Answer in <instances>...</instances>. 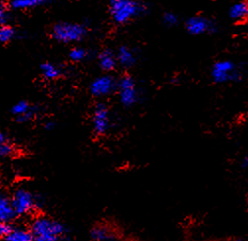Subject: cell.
I'll use <instances>...</instances> for the list:
<instances>
[{"label":"cell","instance_id":"cell-15","mask_svg":"<svg viewBox=\"0 0 248 241\" xmlns=\"http://www.w3.org/2000/svg\"><path fill=\"white\" fill-rule=\"evenodd\" d=\"M229 14L231 19L233 21H236V22L244 21L247 18V14H248L247 3L244 1V0H241V1L234 3L230 8Z\"/></svg>","mask_w":248,"mask_h":241},{"label":"cell","instance_id":"cell-25","mask_svg":"<svg viewBox=\"0 0 248 241\" xmlns=\"http://www.w3.org/2000/svg\"><path fill=\"white\" fill-rule=\"evenodd\" d=\"M4 141H7V137L4 133L0 132V142H4Z\"/></svg>","mask_w":248,"mask_h":241},{"label":"cell","instance_id":"cell-22","mask_svg":"<svg viewBox=\"0 0 248 241\" xmlns=\"http://www.w3.org/2000/svg\"><path fill=\"white\" fill-rule=\"evenodd\" d=\"M10 18L8 5L3 2H0V26L7 25Z\"/></svg>","mask_w":248,"mask_h":241},{"label":"cell","instance_id":"cell-20","mask_svg":"<svg viewBox=\"0 0 248 241\" xmlns=\"http://www.w3.org/2000/svg\"><path fill=\"white\" fill-rule=\"evenodd\" d=\"M89 56V52L82 47H75L69 52V58L74 63H80Z\"/></svg>","mask_w":248,"mask_h":241},{"label":"cell","instance_id":"cell-8","mask_svg":"<svg viewBox=\"0 0 248 241\" xmlns=\"http://www.w3.org/2000/svg\"><path fill=\"white\" fill-rule=\"evenodd\" d=\"M93 129L99 136L107 134L110 129L109 111L106 105L100 103L95 107L93 114Z\"/></svg>","mask_w":248,"mask_h":241},{"label":"cell","instance_id":"cell-4","mask_svg":"<svg viewBox=\"0 0 248 241\" xmlns=\"http://www.w3.org/2000/svg\"><path fill=\"white\" fill-rule=\"evenodd\" d=\"M211 76L216 83H228L241 78V72L232 60L224 59L217 62L211 70Z\"/></svg>","mask_w":248,"mask_h":241},{"label":"cell","instance_id":"cell-13","mask_svg":"<svg viewBox=\"0 0 248 241\" xmlns=\"http://www.w3.org/2000/svg\"><path fill=\"white\" fill-rule=\"evenodd\" d=\"M99 65L104 71H112L117 66L115 53L110 50H104L99 54Z\"/></svg>","mask_w":248,"mask_h":241},{"label":"cell","instance_id":"cell-24","mask_svg":"<svg viewBox=\"0 0 248 241\" xmlns=\"http://www.w3.org/2000/svg\"><path fill=\"white\" fill-rule=\"evenodd\" d=\"M12 229V227L9 225L8 223L5 222H0V237H5L10 230Z\"/></svg>","mask_w":248,"mask_h":241},{"label":"cell","instance_id":"cell-17","mask_svg":"<svg viewBox=\"0 0 248 241\" xmlns=\"http://www.w3.org/2000/svg\"><path fill=\"white\" fill-rule=\"evenodd\" d=\"M40 69H41L42 75L45 78L48 79V80L56 79L62 73V70H61V69L59 67H57L56 65H54L52 63H49V62L42 64Z\"/></svg>","mask_w":248,"mask_h":241},{"label":"cell","instance_id":"cell-21","mask_svg":"<svg viewBox=\"0 0 248 241\" xmlns=\"http://www.w3.org/2000/svg\"><path fill=\"white\" fill-rule=\"evenodd\" d=\"M15 152L14 146L7 141L0 142V159L11 156Z\"/></svg>","mask_w":248,"mask_h":241},{"label":"cell","instance_id":"cell-28","mask_svg":"<svg viewBox=\"0 0 248 241\" xmlns=\"http://www.w3.org/2000/svg\"><path fill=\"white\" fill-rule=\"evenodd\" d=\"M228 241H244L243 239H232V240H228Z\"/></svg>","mask_w":248,"mask_h":241},{"label":"cell","instance_id":"cell-10","mask_svg":"<svg viewBox=\"0 0 248 241\" xmlns=\"http://www.w3.org/2000/svg\"><path fill=\"white\" fill-rule=\"evenodd\" d=\"M11 112L17 118L19 123H26L34 119L37 110L35 107L31 106L27 101H19L12 107Z\"/></svg>","mask_w":248,"mask_h":241},{"label":"cell","instance_id":"cell-29","mask_svg":"<svg viewBox=\"0 0 248 241\" xmlns=\"http://www.w3.org/2000/svg\"><path fill=\"white\" fill-rule=\"evenodd\" d=\"M111 241H113V240H111Z\"/></svg>","mask_w":248,"mask_h":241},{"label":"cell","instance_id":"cell-11","mask_svg":"<svg viewBox=\"0 0 248 241\" xmlns=\"http://www.w3.org/2000/svg\"><path fill=\"white\" fill-rule=\"evenodd\" d=\"M117 65L124 69H129L133 67L137 62V56L133 50L128 47H120L117 52L115 53Z\"/></svg>","mask_w":248,"mask_h":241},{"label":"cell","instance_id":"cell-7","mask_svg":"<svg viewBox=\"0 0 248 241\" xmlns=\"http://www.w3.org/2000/svg\"><path fill=\"white\" fill-rule=\"evenodd\" d=\"M117 81L112 75L105 74L94 79L90 85V91L93 96L97 98L108 97L116 90Z\"/></svg>","mask_w":248,"mask_h":241},{"label":"cell","instance_id":"cell-23","mask_svg":"<svg viewBox=\"0 0 248 241\" xmlns=\"http://www.w3.org/2000/svg\"><path fill=\"white\" fill-rule=\"evenodd\" d=\"M163 21H164L165 25H167L168 27H173V26L177 25L178 17L176 14H174L172 12H166L163 16Z\"/></svg>","mask_w":248,"mask_h":241},{"label":"cell","instance_id":"cell-5","mask_svg":"<svg viewBox=\"0 0 248 241\" xmlns=\"http://www.w3.org/2000/svg\"><path fill=\"white\" fill-rule=\"evenodd\" d=\"M116 91L120 103L126 108L132 107L138 101V90L134 79L129 75H124L116 83Z\"/></svg>","mask_w":248,"mask_h":241},{"label":"cell","instance_id":"cell-14","mask_svg":"<svg viewBox=\"0 0 248 241\" xmlns=\"http://www.w3.org/2000/svg\"><path fill=\"white\" fill-rule=\"evenodd\" d=\"M50 0H9L8 7L14 10H27L48 3Z\"/></svg>","mask_w":248,"mask_h":241},{"label":"cell","instance_id":"cell-2","mask_svg":"<svg viewBox=\"0 0 248 241\" xmlns=\"http://www.w3.org/2000/svg\"><path fill=\"white\" fill-rule=\"evenodd\" d=\"M66 232L65 226L48 218H37L32 224L33 241H59Z\"/></svg>","mask_w":248,"mask_h":241},{"label":"cell","instance_id":"cell-19","mask_svg":"<svg viewBox=\"0 0 248 241\" xmlns=\"http://www.w3.org/2000/svg\"><path fill=\"white\" fill-rule=\"evenodd\" d=\"M16 36L15 29L9 25L0 26V43L7 44L11 42Z\"/></svg>","mask_w":248,"mask_h":241},{"label":"cell","instance_id":"cell-3","mask_svg":"<svg viewBox=\"0 0 248 241\" xmlns=\"http://www.w3.org/2000/svg\"><path fill=\"white\" fill-rule=\"evenodd\" d=\"M88 34L86 26L79 23L61 22L53 26L52 38L62 44H73L82 41Z\"/></svg>","mask_w":248,"mask_h":241},{"label":"cell","instance_id":"cell-9","mask_svg":"<svg viewBox=\"0 0 248 241\" xmlns=\"http://www.w3.org/2000/svg\"><path fill=\"white\" fill-rule=\"evenodd\" d=\"M186 31L193 36H201L215 31L214 23L206 17L194 16L185 23Z\"/></svg>","mask_w":248,"mask_h":241},{"label":"cell","instance_id":"cell-6","mask_svg":"<svg viewBox=\"0 0 248 241\" xmlns=\"http://www.w3.org/2000/svg\"><path fill=\"white\" fill-rule=\"evenodd\" d=\"M11 204L16 216L27 215L37 206L35 196L26 189H18L11 199Z\"/></svg>","mask_w":248,"mask_h":241},{"label":"cell","instance_id":"cell-12","mask_svg":"<svg viewBox=\"0 0 248 241\" xmlns=\"http://www.w3.org/2000/svg\"><path fill=\"white\" fill-rule=\"evenodd\" d=\"M16 216L11 199H9L5 194L0 193V222L9 223Z\"/></svg>","mask_w":248,"mask_h":241},{"label":"cell","instance_id":"cell-27","mask_svg":"<svg viewBox=\"0 0 248 241\" xmlns=\"http://www.w3.org/2000/svg\"><path fill=\"white\" fill-rule=\"evenodd\" d=\"M241 166H242L244 169H245V168H247V166H248V158H247L246 156L243 158V162H242Z\"/></svg>","mask_w":248,"mask_h":241},{"label":"cell","instance_id":"cell-18","mask_svg":"<svg viewBox=\"0 0 248 241\" xmlns=\"http://www.w3.org/2000/svg\"><path fill=\"white\" fill-rule=\"evenodd\" d=\"M91 238L93 241H111L113 237L109 229L105 225H97L91 230Z\"/></svg>","mask_w":248,"mask_h":241},{"label":"cell","instance_id":"cell-26","mask_svg":"<svg viewBox=\"0 0 248 241\" xmlns=\"http://www.w3.org/2000/svg\"><path fill=\"white\" fill-rule=\"evenodd\" d=\"M54 123H52V122H47L46 125H45V127H46V130H52L53 128H54Z\"/></svg>","mask_w":248,"mask_h":241},{"label":"cell","instance_id":"cell-1","mask_svg":"<svg viewBox=\"0 0 248 241\" xmlns=\"http://www.w3.org/2000/svg\"><path fill=\"white\" fill-rule=\"evenodd\" d=\"M146 7L137 0H110L109 13L112 20L119 25L127 24L141 16Z\"/></svg>","mask_w":248,"mask_h":241},{"label":"cell","instance_id":"cell-16","mask_svg":"<svg viewBox=\"0 0 248 241\" xmlns=\"http://www.w3.org/2000/svg\"><path fill=\"white\" fill-rule=\"evenodd\" d=\"M3 241H33L31 231L24 228H12L10 232L3 237Z\"/></svg>","mask_w":248,"mask_h":241}]
</instances>
